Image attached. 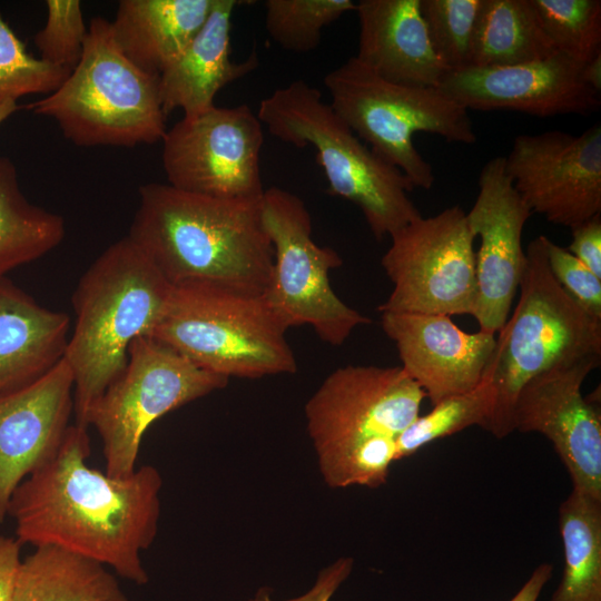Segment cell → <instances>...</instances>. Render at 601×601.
I'll return each instance as SVG.
<instances>
[{"label":"cell","mask_w":601,"mask_h":601,"mask_svg":"<svg viewBox=\"0 0 601 601\" xmlns=\"http://www.w3.org/2000/svg\"><path fill=\"white\" fill-rule=\"evenodd\" d=\"M87 428L70 425L55 455L13 491L8 515L16 539L35 548H60L146 584L141 552L158 533L161 475L152 465L125 477L90 467Z\"/></svg>","instance_id":"obj_1"},{"label":"cell","mask_w":601,"mask_h":601,"mask_svg":"<svg viewBox=\"0 0 601 601\" xmlns=\"http://www.w3.org/2000/svg\"><path fill=\"white\" fill-rule=\"evenodd\" d=\"M139 197L128 237L173 286L206 283L264 295L274 250L260 199L216 198L160 183L140 186Z\"/></svg>","instance_id":"obj_2"},{"label":"cell","mask_w":601,"mask_h":601,"mask_svg":"<svg viewBox=\"0 0 601 601\" xmlns=\"http://www.w3.org/2000/svg\"><path fill=\"white\" fill-rule=\"evenodd\" d=\"M424 392L401 366L333 371L305 405L319 472L332 489H376L388 477L400 435L420 415Z\"/></svg>","instance_id":"obj_3"},{"label":"cell","mask_w":601,"mask_h":601,"mask_svg":"<svg viewBox=\"0 0 601 601\" xmlns=\"http://www.w3.org/2000/svg\"><path fill=\"white\" fill-rule=\"evenodd\" d=\"M173 285L128 237L89 266L72 294L76 315L65 359L73 375V412L87 427L90 407L122 373L134 339L150 336Z\"/></svg>","instance_id":"obj_4"},{"label":"cell","mask_w":601,"mask_h":601,"mask_svg":"<svg viewBox=\"0 0 601 601\" xmlns=\"http://www.w3.org/2000/svg\"><path fill=\"white\" fill-rule=\"evenodd\" d=\"M257 117L268 132L297 148L313 146L331 195L355 204L378 240L422 215L406 176L364 144L322 92L295 80L264 98Z\"/></svg>","instance_id":"obj_5"},{"label":"cell","mask_w":601,"mask_h":601,"mask_svg":"<svg viewBox=\"0 0 601 601\" xmlns=\"http://www.w3.org/2000/svg\"><path fill=\"white\" fill-rule=\"evenodd\" d=\"M546 240L540 235L528 245L516 307L495 337L484 371L495 396L487 432L496 439L513 432V407L529 381L559 365L601 357V319L582 309L555 282L548 266Z\"/></svg>","instance_id":"obj_6"},{"label":"cell","mask_w":601,"mask_h":601,"mask_svg":"<svg viewBox=\"0 0 601 601\" xmlns=\"http://www.w3.org/2000/svg\"><path fill=\"white\" fill-rule=\"evenodd\" d=\"M24 108L55 119L79 147L154 144L167 131L159 76L121 52L110 21L101 17L90 21L82 56L65 82Z\"/></svg>","instance_id":"obj_7"},{"label":"cell","mask_w":601,"mask_h":601,"mask_svg":"<svg viewBox=\"0 0 601 601\" xmlns=\"http://www.w3.org/2000/svg\"><path fill=\"white\" fill-rule=\"evenodd\" d=\"M286 331L263 296L185 283L173 286L150 337L205 371L260 378L296 372Z\"/></svg>","instance_id":"obj_8"},{"label":"cell","mask_w":601,"mask_h":601,"mask_svg":"<svg viewBox=\"0 0 601 601\" xmlns=\"http://www.w3.org/2000/svg\"><path fill=\"white\" fill-rule=\"evenodd\" d=\"M324 85L334 111L414 188L430 189L435 180L431 164L413 142L416 132L466 145L476 140L469 110L439 88L391 82L355 57L329 71Z\"/></svg>","instance_id":"obj_9"},{"label":"cell","mask_w":601,"mask_h":601,"mask_svg":"<svg viewBox=\"0 0 601 601\" xmlns=\"http://www.w3.org/2000/svg\"><path fill=\"white\" fill-rule=\"evenodd\" d=\"M229 378L205 371L150 336L134 339L122 373L90 407L86 425L101 440L105 472H135L144 434L167 413L227 386Z\"/></svg>","instance_id":"obj_10"},{"label":"cell","mask_w":601,"mask_h":601,"mask_svg":"<svg viewBox=\"0 0 601 601\" xmlns=\"http://www.w3.org/2000/svg\"><path fill=\"white\" fill-rule=\"evenodd\" d=\"M260 216L274 250L263 298L286 329L309 325L323 342L339 346L357 326L371 323L333 290L329 272L343 260L314 242L311 214L299 197L275 186L265 189Z\"/></svg>","instance_id":"obj_11"},{"label":"cell","mask_w":601,"mask_h":601,"mask_svg":"<svg viewBox=\"0 0 601 601\" xmlns=\"http://www.w3.org/2000/svg\"><path fill=\"white\" fill-rule=\"evenodd\" d=\"M381 264L393 290L378 311L472 315L476 303L474 237L459 206L421 216L390 236Z\"/></svg>","instance_id":"obj_12"},{"label":"cell","mask_w":601,"mask_h":601,"mask_svg":"<svg viewBox=\"0 0 601 601\" xmlns=\"http://www.w3.org/2000/svg\"><path fill=\"white\" fill-rule=\"evenodd\" d=\"M263 124L247 105L183 117L162 138L168 185L216 198L259 200Z\"/></svg>","instance_id":"obj_13"},{"label":"cell","mask_w":601,"mask_h":601,"mask_svg":"<svg viewBox=\"0 0 601 601\" xmlns=\"http://www.w3.org/2000/svg\"><path fill=\"white\" fill-rule=\"evenodd\" d=\"M505 169L531 213L572 229L601 214V126L518 135Z\"/></svg>","instance_id":"obj_14"},{"label":"cell","mask_w":601,"mask_h":601,"mask_svg":"<svg viewBox=\"0 0 601 601\" xmlns=\"http://www.w3.org/2000/svg\"><path fill=\"white\" fill-rule=\"evenodd\" d=\"M601 357L555 366L529 381L518 394L513 431L536 432L553 445L573 489L601 500L600 398L584 397L582 384Z\"/></svg>","instance_id":"obj_15"},{"label":"cell","mask_w":601,"mask_h":601,"mask_svg":"<svg viewBox=\"0 0 601 601\" xmlns=\"http://www.w3.org/2000/svg\"><path fill=\"white\" fill-rule=\"evenodd\" d=\"M479 193L466 213L474 238L476 303L473 317L480 331L497 334L504 326L526 265L524 225L532 215L505 169V159L489 160L479 175Z\"/></svg>","instance_id":"obj_16"},{"label":"cell","mask_w":601,"mask_h":601,"mask_svg":"<svg viewBox=\"0 0 601 601\" xmlns=\"http://www.w3.org/2000/svg\"><path fill=\"white\" fill-rule=\"evenodd\" d=\"M581 71V65L556 53L518 65L446 71L437 88L467 110L587 116L599 110L601 93L583 81Z\"/></svg>","instance_id":"obj_17"},{"label":"cell","mask_w":601,"mask_h":601,"mask_svg":"<svg viewBox=\"0 0 601 601\" xmlns=\"http://www.w3.org/2000/svg\"><path fill=\"white\" fill-rule=\"evenodd\" d=\"M73 411V375L62 358L37 381L0 394V523L16 487L60 447Z\"/></svg>","instance_id":"obj_18"},{"label":"cell","mask_w":601,"mask_h":601,"mask_svg":"<svg viewBox=\"0 0 601 601\" xmlns=\"http://www.w3.org/2000/svg\"><path fill=\"white\" fill-rule=\"evenodd\" d=\"M381 326L432 405L474 388L495 347V334L464 332L447 315L382 312Z\"/></svg>","instance_id":"obj_19"},{"label":"cell","mask_w":601,"mask_h":601,"mask_svg":"<svg viewBox=\"0 0 601 601\" xmlns=\"http://www.w3.org/2000/svg\"><path fill=\"white\" fill-rule=\"evenodd\" d=\"M355 58L391 82L437 88L445 67L435 55L420 0H361Z\"/></svg>","instance_id":"obj_20"},{"label":"cell","mask_w":601,"mask_h":601,"mask_svg":"<svg viewBox=\"0 0 601 601\" xmlns=\"http://www.w3.org/2000/svg\"><path fill=\"white\" fill-rule=\"evenodd\" d=\"M249 1L215 0L204 26L185 50L159 75V96L166 117L181 109L191 118L211 109L225 86L245 77L258 66L253 51L235 62L230 57L231 16L235 8Z\"/></svg>","instance_id":"obj_21"},{"label":"cell","mask_w":601,"mask_h":601,"mask_svg":"<svg viewBox=\"0 0 601 601\" xmlns=\"http://www.w3.org/2000/svg\"><path fill=\"white\" fill-rule=\"evenodd\" d=\"M70 318L39 305L8 277L0 279V394L23 387L63 357Z\"/></svg>","instance_id":"obj_22"},{"label":"cell","mask_w":601,"mask_h":601,"mask_svg":"<svg viewBox=\"0 0 601 601\" xmlns=\"http://www.w3.org/2000/svg\"><path fill=\"white\" fill-rule=\"evenodd\" d=\"M215 0H121L111 30L121 52L159 76L204 26Z\"/></svg>","instance_id":"obj_23"},{"label":"cell","mask_w":601,"mask_h":601,"mask_svg":"<svg viewBox=\"0 0 601 601\" xmlns=\"http://www.w3.org/2000/svg\"><path fill=\"white\" fill-rule=\"evenodd\" d=\"M11 601H130L104 564L39 546L19 566Z\"/></svg>","instance_id":"obj_24"},{"label":"cell","mask_w":601,"mask_h":601,"mask_svg":"<svg viewBox=\"0 0 601 601\" xmlns=\"http://www.w3.org/2000/svg\"><path fill=\"white\" fill-rule=\"evenodd\" d=\"M556 53L530 0H482L469 67L518 65Z\"/></svg>","instance_id":"obj_25"},{"label":"cell","mask_w":601,"mask_h":601,"mask_svg":"<svg viewBox=\"0 0 601 601\" xmlns=\"http://www.w3.org/2000/svg\"><path fill=\"white\" fill-rule=\"evenodd\" d=\"M65 234L63 218L30 203L16 166L0 157V279L56 248Z\"/></svg>","instance_id":"obj_26"},{"label":"cell","mask_w":601,"mask_h":601,"mask_svg":"<svg viewBox=\"0 0 601 601\" xmlns=\"http://www.w3.org/2000/svg\"><path fill=\"white\" fill-rule=\"evenodd\" d=\"M559 528L564 570L550 601H601V500L572 489Z\"/></svg>","instance_id":"obj_27"},{"label":"cell","mask_w":601,"mask_h":601,"mask_svg":"<svg viewBox=\"0 0 601 601\" xmlns=\"http://www.w3.org/2000/svg\"><path fill=\"white\" fill-rule=\"evenodd\" d=\"M494 390L483 373L472 390L446 397L425 415H418L400 435L395 461L408 457L427 444L471 426L489 430L494 411Z\"/></svg>","instance_id":"obj_28"},{"label":"cell","mask_w":601,"mask_h":601,"mask_svg":"<svg viewBox=\"0 0 601 601\" xmlns=\"http://www.w3.org/2000/svg\"><path fill=\"white\" fill-rule=\"evenodd\" d=\"M558 53L583 66L601 55L600 0H530Z\"/></svg>","instance_id":"obj_29"},{"label":"cell","mask_w":601,"mask_h":601,"mask_svg":"<svg viewBox=\"0 0 601 601\" xmlns=\"http://www.w3.org/2000/svg\"><path fill=\"white\" fill-rule=\"evenodd\" d=\"M265 27L283 49L304 53L321 42L322 30L344 13L355 11L352 0H266Z\"/></svg>","instance_id":"obj_30"},{"label":"cell","mask_w":601,"mask_h":601,"mask_svg":"<svg viewBox=\"0 0 601 601\" xmlns=\"http://www.w3.org/2000/svg\"><path fill=\"white\" fill-rule=\"evenodd\" d=\"M482 0H420L431 46L446 71L470 66Z\"/></svg>","instance_id":"obj_31"},{"label":"cell","mask_w":601,"mask_h":601,"mask_svg":"<svg viewBox=\"0 0 601 601\" xmlns=\"http://www.w3.org/2000/svg\"><path fill=\"white\" fill-rule=\"evenodd\" d=\"M71 71L31 56L0 14V96L51 93Z\"/></svg>","instance_id":"obj_32"},{"label":"cell","mask_w":601,"mask_h":601,"mask_svg":"<svg viewBox=\"0 0 601 601\" xmlns=\"http://www.w3.org/2000/svg\"><path fill=\"white\" fill-rule=\"evenodd\" d=\"M47 20L35 38L40 59L72 70L79 62L88 35L80 1L47 0Z\"/></svg>","instance_id":"obj_33"},{"label":"cell","mask_w":601,"mask_h":601,"mask_svg":"<svg viewBox=\"0 0 601 601\" xmlns=\"http://www.w3.org/2000/svg\"><path fill=\"white\" fill-rule=\"evenodd\" d=\"M546 256L549 269L559 286L588 314L601 319V278L549 238Z\"/></svg>","instance_id":"obj_34"},{"label":"cell","mask_w":601,"mask_h":601,"mask_svg":"<svg viewBox=\"0 0 601 601\" xmlns=\"http://www.w3.org/2000/svg\"><path fill=\"white\" fill-rule=\"evenodd\" d=\"M353 565L352 558L344 556L335 560L318 572L315 582L306 592L294 598L275 600L268 588H260L245 601H331L352 573Z\"/></svg>","instance_id":"obj_35"},{"label":"cell","mask_w":601,"mask_h":601,"mask_svg":"<svg viewBox=\"0 0 601 601\" xmlns=\"http://www.w3.org/2000/svg\"><path fill=\"white\" fill-rule=\"evenodd\" d=\"M571 233L566 250L601 278V214L573 227Z\"/></svg>","instance_id":"obj_36"},{"label":"cell","mask_w":601,"mask_h":601,"mask_svg":"<svg viewBox=\"0 0 601 601\" xmlns=\"http://www.w3.org/2000/svg\"><path fill=\"white\" fill-rule=\"evenodd\" d=\"M21 543L0 534V601H11L13 588L22 561Z\"/></svg>","instance_id":"obj_37"},{"label":"cell","mask_w":601,"mask_h":601,"mask_svg":"<svg viewBox=\"0 0 601 601\" xmlns=\"http://www.w3.org/2000/svg\"><path fill=\"white\" fill-rule=\"evenodd\" d=\"M552 572L553 566L550 563H542L536 566L526 582L510 601H538Z\"/></svg>","instance_id":"obj_38"},{"label":"cell","mask_w":601,"mask_h":601,"mask_svg":"<svg viewBox=\"0 0 601 601\" xmlns=\"http://www.w3.org/2000/svg\"><path fill=\"white\" fill-rule=\"evenodd\" d=\"M581 75L587 85L601 93V55L583 65Z\"/></svg>","instance_id":"obj_39"},{"label":"cell","mask_w":601,"mask_h":601,"mask_svg":"<svg viewBox=\"0 0 601 601\" xmlns=\"http://www.w3.org/2000/svg\"><path fill=\"white\" fill-rule=\"evenodd\" d=\"M20 108L17 99L0 96V125Z\"/></svg>","instance_id":"obj_40"}]
</instances>
